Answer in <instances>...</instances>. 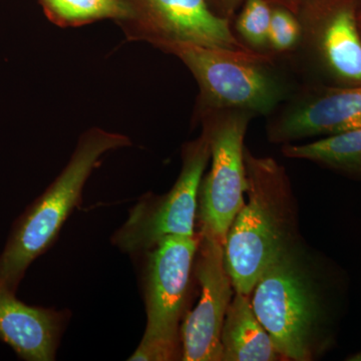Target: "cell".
<instances>
[{
  "label": "cell",
  "instance_id": "6da1fadb",
  "mask_svg": "<svg viewBox=\"0 0 361 361\" xmlns=\"http://www.w3.org/2000/svg\"><path fill=\"white\" fill-rule=\"evenodd\" d=\"M301 238L263 272L250 294L254 312L285 360L322 357L334 341L337 279Z\"/></svg>",
  "mask_w": 361,
  "mask_h": 361
},
{
  "label": "cell",
  "instance_id": "7a4b0ae2",
  "mask_svg": "<svg viewBox=\"0 0 361 361\" xmlns=\"http://www.w3.org/2000/svg\"><path fill=\"white\" fill-rule=\"evenodd\" d=\"M248 202L230 226L225 261L235 292L250 296L263 272L302 238L298 204L283 166L244 149Z\"/></svg>",
  "mask_w": 361,
  "mask_h": 361
},
{
  "label": "cell",
  "instance_id": "3957f363",
  "mask_svg": "<svg viewBox=\"0 0 361 361\" xmlns=\"http://www.w3.org/2000/svg\"><path fill=\"white\" fill-rule=\"evenodd\" d=\"M161 51L173 54L189 68L198 82L197 113L209 110L242 111L268 116L300 84L289 58L270 52L232 51L219 47L161 42Z\"/></svg>",
  "mask_w": 361,
  "mask_h": 361
},
{
  "label": "cell",
  "instance_id": "277c9868",
  "mask_svg": "<svg viewBox=\"0 0 361 361\" xmlns=\"http://www.w3.org/2000/svg\"><path fill=\"white\" fill-rule=\"evenodd\" d=\"M129 145L125 135L102 130L85 133L63 172L26 211L0 256V284L16 290L28 266L58 236L78 205L82 189L99 159Z\"/></svg>",
  "mask_w": 361,
  "mask_h": 361
},
{
  "label": "cell",
  "instance_id": "5b68a950",
  "mask_svg": "<svg viewBox=\"0 0 361 361\" xmlns=\"http://www.w3.org/2000/svg\"><path fill=\"white\" fill-rule=\"evenodd\" d=\"M360 9L361 0H301L300 40L289 59L302 82L361 85Z\"/></svg>",
  "mask_w": 361,
  "mask_h": 361
},
{
  "label": "cell",
  "instance_id": "8992f818",
  "mask_svg": "<svg viewBox=\"0 0 361 361\" xmlns=\"http://www.w3.org/2000/svg\"><path fill=\"white\" fill-rule=\"evenodd\" d=\"M196 116L211 151L210 170L199 190V233L225 244L230 226L245 203L244 139L254 116L232 110L203 111Z\"/></svg>",
  "mask_w": 361,
  "mask_h": 361
},
{
  "label": "cell",
  "instance_id": "52a82bcc",
  "mask_svg": "<svg viewBox=\"0 0 361 361\" xmlns=\"http://www.w3.org/2000/svg\"><path fill=\"white\" fill-rule=\"evenodd\" d=\"M210 158L208 139L202 132L183 148L182 170L170 192L144 197L133 207L127 221L114 234V245L125 253H141L168 235L196 234L199 190Z\"/></svg>",
  "mask_w": 361,
  "mask_h": 361
},
{
  "label": "cell",
  "instance_id": "ba28073f",
  "mask_svg": "<svg viewBox=\"0 0 361 361\" xmlns=\"http://www.w3.org/2000/svg\"><path fill=\"white\" fill-rule=\"evenodd\" d=\"M358 128H361V85L332 87L303 80L267 116L266 135L273 144L286 145Z\"/></svg>",
  "mask_w": 361,
  "mask_h": 361
},
{
  "label": "cell",
  "instance_id": "9c48e42d",
  "mask_svg": "<svg viewBox=\"0 0 361 361\" xmlns=\"http://www.w3.org/2000/svg\"><path fill=\"white\" fill-rule=\"evenodd\" d=\"M130 16L128 33L156 45L180 42L249 51L233 32V21L216 16L206 0H123Z\"/></svg>",
  "mask_w": 361,
  "mask_h": 361
},
{
  "label": "cell",
  "instance_id": "30bf717a",
  "mask_svg": "<svg viewBox=\"0 0 361 361\" xmlns=\"http://www.w3.org/2000/svg\"><path fill=\"white\" fill-rule=\"evenodd\" d=\"M200 239L199 233L193 236L168 235L148 251L145 273L147 327L144 336L180 339L179 323Z\"/></svg>",
  "mask_w": 361,
  "mask_h": 361
},
{
  "label": "cell",
  "instance_id": "8fae6325",
  "mask_svg": "<svg viewBox=\"0 0 361 361\" xmlns=\"http://www.w3.org/2000/svg\"><path fill=\"white\" fill-rule=\"evenodd\" d=\"M200 236L194 273L201 296L180 327L182 360L222 361L221 334L235 290L226 266L225 244L213 237Z\"/></svg>",
  "mask_w": 361,
  "mask_h": 361
},
{
  "label": "cell",
  "instance_id": "7c38bea8",
  "mask_svg": "<svg viewBox=\"0 0 361 361\" xmlns=\"http://www.w3.org/2000/svg\"><path fill=\"white\" fill-rule=\"evenodd\" d=\"M63 322V313L26 305L0 284V339L23 360H54Z\"/></svg>",
  "mask_w": 361,
  "mask_h": 361
},
{
  "label": "cell",
  "instance_id": "4fadbf2b",
  "mask_svg": "<svg viewBox=\"0 0 361 361\" xmlns=\"http://www.w3.org/2000/svg\"><path fill=\"white\" fill-rule=\"evenodd\" d=\"M222 361H283L274 342L259 322L250 296L235 292L221 334Z\"/></svg>",
  "mask_w": 361,
  "mask_h": 361
},
{
  "label": "cell",
  "instance_id": "5bb4252c",
  "mask_svg": "<svg viewBox=\"0 0 361 361\" xmlns=\"http://www.w3.org/2000/svg\"><path fill=\"white\" fill-rule=\"evenodd\" d=\"M281 151L286 158L310 161L348 179L361 180V128L308 144L283 145Z\"/></svg>",
  "mask_w": 361,
  "mask_h": 361
},
{
  "label": "cell",
  "instance_id": "9a60e30c",
  "mask_svg": "<svg viewBox=\"0 0 361 361\" xmlns=\"http://www.w3.org/2000/svg\"><path fill=\"white\" fill-rule=\"evenodd\" d=\"M47 16L59 25L77 26L99 20L118 21L130 16L123 0H39Z\"/></svg>",
  "mask_w": 361,
  "mask_h": 361
},
{
  "label": "cell",
  "instance_id": "2e32d148",
  "mask_svg": "<svg viewBox=\"0 0 361 361\" xmlns=\"http://www.w3.org/2000/svg\"><path fill=\"white\" fill-rule=\"evenodd\" d=\"M235 20L238 39L247 47L258 52L268 51L272 4L268 0H244Z\"/></svg>",
  "mask_w": 361,
  "mask_h": 361
},
{
  "label": "cell",
  "instance_id": "e0dca14e",
  "mask_svg": "<svg viewBox=\"0 0 361 361\" xmlns=\"http://www.w3.org/2000/svg\"><path fill=\"white\" fill-rule=\"evenodd\" d=\"M300 25L296 14L283 6H272L268 51L277 56H290L300 40Z\"/></svg>",
  "mask_w": 361,
  "mask_h": 361
},
{
  "label": "cell",
  "instance_id": "ac0fdd59",
  "mask_svg": "<svg viewBox=\"0 0 361 361\" xmlns=\"http://www.w3.org/2000/svg\"><path fill=\"white\" fill-rule=\"evenodd\" d=\"M182 360V341L163 337L142 336L130 361H171Z\"/></svg>",
  "mask_w": 361,
  "mask_h": 361
},
{
  "label": "cell",
  "instance_id": "d6986e66",
  "mask_svg": "<svg viewBox=\"0 0 361 361\" xmlns=\"http://www.w3.org/2000/svg\"><path fill=\"white\" fill-rule=\"evenodd\" d=\"M216 16L233 21L244 0H206Z\"/></svg>",
  "mask_w": 361,
  "mask_h": 361
},
{
  "label": "cell",
  "instance_id": "ffe728a7",
  "mask_svg": "<svg viewBox=\"0 0 361 361\" xmlns=\"http://www.w3.org/2000/svg\"><path fill=\"white\" fill-rule=\"evenodd\" d=\"M272 6H283L295 13L301 0H268Z\"/></svg>",
  "mask_w": 361,
  "mask_h": 361
},
{
  "label": "cell",
  "instance_id": "44dd1931",
  "mask_svg": "<svg viewBox=\"0 0 361 361\" xmlns=\"http://www.w3.org/2000/svg\"><path fill=\"white\" fill-rule=\"evenodd\" d=\"M348 360L361 361V350L358 351V353H355V355L349 356Z\"/></svg>",
  "mask_w": 361,
  "mask_h": 361
},
{
  "label": "cell",
  "instance_id": "7402d4cb",
  "mask_svg": "<svg viewBox=\"0 0 361 361\" xmlns=\"http://www.w3.org/2000/svg\"><path fill=\"white\" fill-rule=\"evenodd\" d=\"M358 30H360V39H361V9L360 13H358Z\"/></svg>",
  "mask_w": 361,
  "mask_h": 361
}]
</instances>
